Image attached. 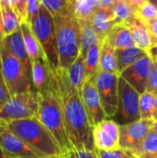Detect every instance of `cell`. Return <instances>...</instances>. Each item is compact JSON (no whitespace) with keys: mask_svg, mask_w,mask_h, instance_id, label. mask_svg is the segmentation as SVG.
<instances>
[{"mask_svg":"<svg viewBox=\"0 0 157 158\" xmlns=\"http://www.w3.org/2000/svg\"><path fill=\"white\" fill-rule=\"evenodd\" d=\"M55 76L59 89L67 132L73 148L77 151H94L93 127L80 92L70 83L67 71L58 70Z\"/></svg>","mask_w":157,"mask_h":158,"instance_id":"cell-1","label":"cell"},{"mask_svg":"<svg viewBox=\"0 0 157 158\" xmlns=\"http://www.w3.org/2000/svg\"><path fill=\"white\" fill-rule=\"evenodd\" d=\"M36 118L52 134L63 155L74 149L67 132L56 76L49 90L40 94V106Z\"/></svg>","mask_w":157,"mask_h":158,"instance_id":"cell-2","label":"cell"},{"mask_svg":"<svg viewBox=\"0 0 157 158\" xmlns=\"http://www.w3.org/2000/svg\"><path fill=\"white\" fill-rule=\"evenodd\" d=\"M6 124L38 156L58 158L63 155L52 134L36 117L7 121Z\"/></svg>","mask_w":157,"mask_h":158,"instance_id":"cell-3","label":"cell"},{"mask_svg":"<svg viewBox=\"0 0 157 158\" xmlns=\"http://www.w3.org/2000/svg\"><path fill=\"white\" fill-rule=\"evenodd\" d=\"M56 30L59 70L67 71L81 54V29L74 15L54 17Z\"/></svg>","mask_w":157,"mask_h":158,"instance_id":"cell-4","label":"cell"},{"mask_svg":"<svg viewBox=\"0 0 157 158\" xmlns=\"http://www.w3.org/2000/svg\"><path fill=\"white\" fill-rule=\"evenodd\" d=\"M30 24L51 70L56 75L59 70V58L56 23L53 15L43 6H41L38 15Z\"/></svg>","mask_w":157,"mask_h":158,"instance_id":"cell-5","label":"cell"},{"mask_svg":"<svg viewBox=\"0 0 157 158\" xmlns=\"http://www.w3.org/2000/svg\"><path fill=\"white\" fill-rule=\"evenodd\" d=\"M2 55V72L5 84L11 95L34 91L33 85L28 77L21 63L8 51L3 40L0 42Z\"/></svg>","mask_w":157,"mask_h":158,"instance_id":"cell-6","label":"cell"},{"mask_svg":"<svg viewBox=\"0 0 157 158\" xmlns=\"http://www.w3.org/2000/svg\"><path fill=\"white\" fill-rule=\"evenodd\" d=\"M40 106V94L28 91L11 95L0 108V120L7 122L37 117Z\"/></svg>","mask_w":157,"mask_h":158,"instance_id":"cell-7","label":"cell"},{"mask_svg":"<svg viewBox=\"0 0 157 158\" xmlns=\"http://www.w3.org/2000/svg\"><path fill=\"white\" fill-rule=\"evenodd\" d=\"M140 96L141 94L119 76L118 109L112 119L119 126L141 120Z\"/></svg>","mask_w":157,"mask_h":158,"instance_id":"cell-8","label":"cell"},{"mask_svg":"<svg viewBox=\"0 0 157 158\" xmlns=\"http://www.w3.org/2000/svg\"><path fill=\"white\" fill-rule=\"evenodd\" d=\"M118 74L103 70H99L93 78L107 118H112L118 109Z\"/></svg>","mask_w":157,"mask_h":158,"instance_id":"cell-9","label":"cell"},{"mask_svg":"<svg viewBox=\"0 0 157 158\" xmlns=\"http://www.w3.org/2000/svg\"><path fill=\"white\" fill-rule=\"evenodd\" d=\"M153 119H141L121 125L119 136L120 147L131 150L137 156L143 141L153 129Z\"/></svg>","mask_w":157,"mask_h":158,"instance_id":"cell-10","label":"cell"},{"mask_svg":"<svg viewBox=\"0 0 157 158\" xmlns=\"http://www.w3.org/2000/svg\"><path fill=\"white\" fill-rule=\"evenodd\" d=\"M93 136L96 150L108 151L120 147V126L112 118H106L93 127Z\"/></svg>","mask_w":157,"mask_h":158,"instance_id":"cell-11","label":"cell"},{"mask_svg":"<svg viewBox=\"0 0 157 158\" xmlns=\"http://www.w3.org/2000/svg\"><path fill=\"white\" fill-rule=\"evenodd\" d=\"M81 95L89 118V121L93 128L107 118L98 91L94 84L93 78L86 81Z\"/></svg>","mask_w":157,"mask_h":158,"instance_id":"cell-12","label":"cell"},{"mask_svg":"<svg viewBox=\"0 0 157 158\" xmlns=\"http://www.w3.org/2000/svg\"><path fill=\"white\" fill-rule=\"evenodd\" d=\"M154 65V60L147 54L132 66L126 69L120 73L125 81H127L140 94L146 92L148 78Z\"/></svg>","mask_w":157,"mask_h":158,"instance_id":"cell-13","label":"cell"},{"mask_svg":"<svg viewBox=\"0 0 157 158\" xmlns=\"http://www.w3.org/2000/svg\"><path fill=\"white\" fill-rule=\"evenodd\" d=\"M0 148L11 158L38 156L19 137L11 131L6 122L2 120H0Z\"/></svg>","mask_w":157,"mask_h":158,"instance_id":"cell-14","label":"cell"},{"mask_svg":"<svg viewBox=\"0 0 157 158\" xmlns=\"http://www.w3.org/2000/svg\"><path fill=\"white\" fill-rule=\"evenodd\" d=\"M3 42L5 43L8 51L21 63V65L23 66L28 77L31 81L32 62H31V60L28 55L27 49L25 47L21 30L19 29L16 32L6 36L3 39Z\"/></svg>","mask_w":157,"mask_h":158,"instance_id":"cell-15","label":"cell"},{"mask_svg":"<svg viewBox=\"0 0 157 158\" xmlns=\"http://www.w3.org/2000/svg\"><path fill=\"white\" fill-rule=\"evenodd\" d=\"M55 80V74L51 70L45 58L32 62L31 81L34 91L43 94L51 87Z\"/></svg>","mask_w":157,"mask_h":158,"instance_id":"cell-16","label":"cell"},{"mask_svg":"<svg viewBox=\"0 0 157 158\" xmlns=\"http://www.w3.org/2000/svg\"><path fill=\"white\" fill-rule=\"evenodd\" d=\"M123 25L130 31L136 46L148 53L152 46V40L147 24H145L139 18L133 17L124 22Z\"/></svg>","mask_w":157,"mask_h":158,"instance_id":"cell-17","label":"cell"},{"mask_svg":"<svg viewBox=\"0 0 157 158\" xmlns=\"http://www.w3.org/2000/svg\"><path fill=\"white\" fill-rule=\"evenodd\" d=\"M91 21L100 39L104 41L113 27L117 25L113 6L108 8H97Z\"/></svg>","mask_w":157,"mask_h":158,"instance_id":"cell-18","label":"cell"},{"mask_svg":"<svg viewBox=\"0 0 157 158\" xmlns=\"http://www.w3.org/2000/svg\"><path fill=\"white\" fill-rule=\"evenodd\" d=\"M147 54V52L137 46L116 49L118 74L120 75L122 71H124L129 67L132 66L134 63H136L138 60H140Z\"/></svg>","mask_w":157,"mask_h":158,"instance_id":"cell-19","label":"cell"},{"mask_svg":"<svg viewBox=\"0 0 157 158\" xmlns=\"http://www.w3.org/2000/svg\"><path fill=\"white\" fill-rule=\"evenodd\" d=\"M78 22L81 29V54L85 57L93 46L104 41L100 39L91 20H78Z\"/></svg>","mask_w":157,"mask_h":158,"instance_id":"cell-20","label":"cell"},{"mask_svg":"<svg viewBox=\"0 0 157 158\" xmlns=\"http://www.w3.org/2000/svg\"><path fill=\"white\" fill-rule=\"evenodd\" d=\"M105 40L108 41L116 49L136 46L130 31L123 24L114 26L107 34Z\"/></svg>","mask_w":157,"mask_h":158,"instance_id":"cell-21","label":"cell"},{"mask_svg":"<svg viewBox=\"0 0 157 158\" xmlns=\"http://www.w3.org/2000/svg\"><path fill=\"white\" fill-rule=\"evenodd\" d=\"M20 30L22 32L25 47L27 49L28 55H29L31 62L42 59V58H45L43 49L31 31V24L28 22L20 23Z\"/></svg>","mask_w":157,"mask_h":158,"instance_id":"cell-22","label":"cell"},{"mask_svg":"<svg viewBox=\"0 0 157 158\" xmlns=\"http://www.w3.org/2000/svg\"><path fill=\"white\" fill-rule=\"evenodd\" d=\"M84 58L85 57L80 54L78 58L67 70V75L70 83L80 92V94H81L83 85L87 81Z\"/></svg>","mask_w":157,"mask_h":158,"instance_id":"cell-23","label":"cell"},{"mask_svg":"<svg viewBox=\"0 0 157 158\" xmlns=\"http://www.w3.org/2000/svg\"><path fill=\"white\" fill-rule=\"evenodd\" d=\"M99 70L118 74L116 48L105 39L104 40L101 48Z\"/></svg>","mask_w":157,"mask_h":158,"instance_id":"cell-24","label":"cell"},{"mask_svg":"<svg viewBox=\"0 0 157 158\" xmlns=\"http://www.w3.org/2000/svg\"><path fill=\"white\" fill-rule=\"evenodd\" d=\"M0 10L5 37L19 31L20 29V21L14 9L7 3L0 1Z\"/></svg>","mask_w":157,"mask_h":158,"instance_id":"cell-25","label":"cell"},{"mask_svg":"<svg viewBox=\"0 0 157 158\" xmlns=\"http://www.w3.org/2000/svg\"><path fill=\"white\" fill-rule=\"evenodd\" d=\"M53 17H65L74 15V6L71 0H40Z\"/></svg>","mask_w":157,"mask_h":158,"instance_id":"cell-26","label":"cell"},{"mask_svg":"<svg viewBox=\"0 0 157 158\" xmlns=\"http://www.w3.org/2000/svg\"><path fill=\"white\" fill-rule=\"evenodd\" d=\"M103 42L93 46L86 54L84 62L86 69V76L87 80L93 79L95 77L97 72L99 71V64H100V53L102 48Z\"/></svg>","mask_w":157,"mask_h":158,"instance_id":"cell-27","label":"cell"},{"mask_svg":"<svg viewBox=\"0 0 157 158\" xmlns=\"http://www.w3.org/2000/svg\"><path fill=\"white\" fill-rule=\"evenodd\" d=\"M72 3L74 6V17L77 20H92L97 9L93 0H75Z\"/></svg>","mask_w":157,"mask_h":158,"instance_id":"cell-28","label":"cell"},{"mask_svg":"<svg viewBox=\"0 0 157 158\" xmlns=\"http://www.w3.org/2000/svg\"><path fill=\"white\" fill-rule=\"evenodd\" d=\"M157 155V132L151 131L143 141L137 153L139 158H148Z\"/></svg>","mask_w":157,"mask_h":158,"instance_id":"cell-29","label":"cell"},{"mask_svg":"<svg viewBox=\"0 0 157 158\" xmlns=\"http://www.w3.org/2000/svg\"><path fill=\"white\" fill-rule=\"evenodd\" d=\"M113 11L116 19V23L118 25L123 24L131 18L135 17L136 9L127 1H122L115 3V5L113 6Z\"/></svg>","mask_w":157,"mask_h":158,"instance_id":"cell-30","label":"cell"},{"mask_svg":"<svg viewBox=\"0 0 157 158\" xmlns=\"http://www.w3.org/2000/svg\"><path fill=\"white\" fill-rule=\"evenodd\" d=\"M155 94L148 91L144 92L140 96V112L142 119L154 120V107H155Z\"/></svg>","mask_w":157,"mask_h":158,"instance_id":"cell-31","label":"cell"},{"mask_svg":"<svg viewBox=\"0 0 157 158\" xmlns=\"http://www.w3.org/2000/svg\"><path fill=\"white\" fill-rule=\"evenodd\" d=\"M135 17L139 18L145 24H148L150 21L157 18V8L154 4L147 1L136 9Z\"/></svg>","mask_w":157,"mask_h":158,"instance_id":"cell-32","label":"cell"},{"mask_svg":"<svg viewBox=\"0 0 157 158\" xmlns=\"http://www.w3.org/2000/svg\"><path fill=\"white\" fill-rule=\"evenodd\" d=\"M95 151L98 158H139L131 150L122 147L108 151L95 149Z\"/></svg>","mask_w":157,"mask_h":158,"instance_id":"cell-33","label":"cell"},{"mask_svg":"<svg viewBox=\"0 0 157 158\" xmlns=\"http://www.w3.org/2000/svg\"><path fill=\"white\" fill-rule=\"evenodd\" d=\"M7 3L16 12L20 23L28 22V0H0Z\"/></svg>","mask_w":157,"mask_h":158,"instance_id":"cell-34","label":"cell"},{"mask_svg":"<svg viewBox=\"0 0 157 158\" xmlns=\"http://www.w3.org/2000/svg\"><path fill=\"white\" fill-rule=\"evenodd\" d=\"M146 91L153 93L155 95L157 94V61H154V65L148 78Z\"/></svg>","mask_w":157,"mask_h":158,"instance_id":"cell-35","label":"cell"},{"mask_svg":"<svg viewBox=\"0 0 157 158\" xmlns=\"http://www.w3.org/2000/svg\"><path fill=\"white\" fill-rule=\"evenodd\" d=\"M41 6L40 0H28V23H31L38 15Z\"/></svg>","mask_w":157,"mask_h":158,"instance_id":"cell-36","label":"cell"},{"mask_svg":"<svg viewBox=\"0 0 157 158\" xmlns=\"http://www.w3.org/2000/svg\"><path fill=\"white\" fill-rule=\"evenodd\" d=\"M10 98V94L5 84V81L0 80V108L8 101Z\"/></svg>","mask_w":157,"mask_h":158,"instance_id":"cell-37","label":"cell"},{"mask_svg":"<svg viewBox=\"0 0 157 158\" xmlns=\"http://www.w3.org/2000/svg\"><path fill=\"white\" fill-rule=\"evenodd\" d=\"M148 29L150 31L151 34V40H152V45L157 44V18L154 20L150 21L148 24Z\"/></svg>","mask_w":157,"mask_h":158,"instance_id":"cell-38","label":"cell"},{"mask_svg":"<svg viewBox=\"0 0 157 158\" xmlns=\"http://www.w3.org/2000/svg\"><path fill=\"white\" fill-rule=\"evenodd\" d=\"M77 158H98L96 151H89V150H75Z\"/></svg>","mask_w":157,"mask_h":158,"instance_id":"cell-39","label":"cell"},{"mask_svg":"<svg viewBox=\"0 0 157 158\" xmlns=\"http://www.w3.org/2000/svg\"><path fill=\"white\" fill-rule=\"evenodd\" d=\"M97 8H108L115 5V0H93Z\"/></svg>","mask_w":157,"mask_h":158,"instance_id":"cell-40","label":"cell"},{"mask_svg":"<svg viewBox=\"0 0 157 158\" xmlns=\"http://www.w3.org/2000/svg\"><path fill=\"white\" fill-rule=\"evenodd\" d=\"M129 4H130L135 9H137L139 6H141L142 5H143L144 3H146L148 0H126Z\"/></svg>","mask_w":157,"mask_h":158,"instance_id":"cell-41","label":"cell"},{"mask_svg":"<svg viewBox=\"0 0 157 158\" xmlns=\"http://www.w3.org/2000/svg\"><path fill=\"white\" fill-rule=\"evenodd\" d=\"M148 55L152 57V59L154 61H157V44H154L151 46Z\"/></svg>","mask_w":157,"mask_h":158,"instance_id":"cell-42","label":"cell"},{"mask_svg":"<svg viewBox=\"0 0 157 158\" xmlns=\"http://www.w3.org/2000/svg\"><path fill=\"white\" fill-rule=\"evenodd\" d=\"M5 38V33H4V27H3V21H2V15H1V10H0V42Z\"/></svg>","mask_w":157,"mask_h":158,"instance_id":"cell-43","label":"cell"},{"mask_svg":"<svg viewBox=\"0 0 157 158\" xmlns=\"http://www.w3.org/2000/svg\"><path fill=\"white\" fill-rule=\"evenodd\" d=\"M154 120H157V94L155 99V107H154Z\"/></svg>","mask_w":157,"mask_h":158,"instance_id":"cell-44","label":"cell"},{"mask_svg":"<svg viewBox=\"0 0 157 158\" xmlns=\"http://www.w3.org/2000/svg\"><path fill=\"white\" fill-rule=\"evenodd\" d=\"M66 158H77L76 157V154H75V149L70 150L68 153L66 154Z\"/></svg>","mask_w":157,"mask_h":158,"instance_id":"cell-45","label":"cell"},{"mask_svg":"<svg viewBox=\"0 0 157 158\" xmlns=\"http://www.w3.org/2000/svg\"><path fill=\"white\" fill-rule=\"evenodd\" d=\"M0 80L4 81V79H3V72H2V55H1V47H0Z\"/></svg>","mask_w":157,"mask_h":158,"instance_id":"cell-46","label":"cell"},{"mask_svg":"<svg viewBox=\"0 0 157 158\" xmlns=\"http://www.w3.org/2000/svg\"><path fill=\"white\" fill-rule=\"evenodd\" d=\"M0 158H11L10 156H8L1 148H0Z\"/></svg>","mask_w":157,"mask_h":158,"instance_id":"cell-47","label":"cell"},{"mask_svg":"<svg viewBox=\"0 0 157 158\" xmlns=\"http://www.w3.org/2000/svg\"><path fill=\"white\" fill-rule=\"evenodd\" d=\"M152 130L157 132V120H154V123H153V129H152Z\"/></svg>","mask_w":157,"mask_h":158,"instance_id":"cell-48","label":"cell"},{"mask_svg":"<svg viewBox=\"0 0 157 158\" xmlns=\"http://www.w3.org/2000/svg\"><path fill=\"white\" fill-rule=\"evenodd\" d=\"M148 1H150L152 4H154L155 6V7L157 8V0H148Z\"/></svg>","mask_w":157,"mask_h":158,"instance_id":"cell-49","label":"cell"},{"mask_svg":"<svg viewBox=\"0 0 157 158\" xmlns=\"http://www.w3.org/2000/svg\"><path fill=\"white\" fill-rule=\"evenodd\" d=\"M122 1H126V0H115V2H122Z\"/></svg>","mask_w":157,"mask_h":158,"instance_id":"cell-50","label":"cell"},{"mask_svg":"<svg viewBox=\"0 0 157 158\" xmlns=\"http://www.w3.org/2000/svg\"><path fill=\"white\" fill-rule=\"evenodd\" d=\"M148 158H157V155L154 156H151V157H148Z\"/></svg>","mask_w":157,"mask_h":158,"instance_id":"cell-51","label":"cell"},{"mask_svg":"<svg viewBox=\"0 0 157 158\" xmlns=\"http://www.w3.org/2000/svg\"><path fill=\"white\" fill-rule=\"evenodd\" d=\"M63 156V155H62ZM61 157V156H60ZM60 157H58V158H60ZM31 158H48V157H39V156H36V157H31Z\"/></svg>","mask_w":157,"mask_h":158,"instance_id":"cell-52","label":"cell"},{"mask_svg":"<svg viewBox=\"0 0 157 158\" xmlns=\"http://www.w3.org/2000/svg\"><path fill=\"white\" fill-rule=\"evenodd\" d=\"M60 158H66V154H65V155H63V156H61V157Z\"/></svg>","mask_w":157,"mask_h":158,"instance_id":"cell-53","label":"cell"},{"mask_svg":"<svg viewBox=\"0 0 157 158\" xmlns=\"http://www.w3.org/2000/svg\"><path fill=\"white\" fill-rule=\"evenodd\" d=\"M73 1H75V0H71V2H73Z\"/></svg>","mask_w":157,"mask_h":158,"instance_id":"cell-54","label":"cell"}]
</instances>
